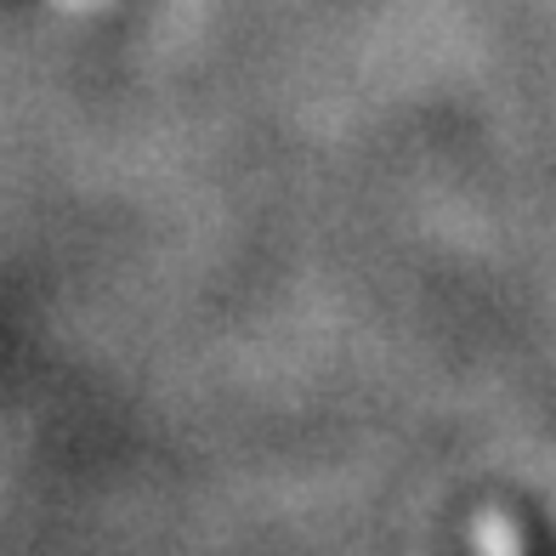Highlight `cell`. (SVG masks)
<instances>
[{
    "mask_svg": "<svg viewBox=\"0 0 556 556\" xmlns=\"http://www.w3.org/2000/svg\"><path fill=\"white\" fill-rule=\"evenodd\" d=\"M511 534H517V551H511V556H556L551 534H545L534 517H511Z\"/></svg>",
    "mask_w": 556,
    "mask_h": 556,
    "instance_id": "cell-1",
    "label": "cell"
}]
</instances>
